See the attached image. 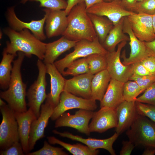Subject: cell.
<instances>
[{
	"label": "cell",
	"mask_w": 155,
	"mask_h": 155,
	"mask_svg": "<svg viewBox=\"0 0 155 155\" xmlns=\"http://www.w3.org/2000/svg\"><path fill=\"white\" fill-rule=\"evenodd\" d=\"M29 30L25 29L18 32L11 28L4 29V32L10 40L7 42L4 49L11 54L17 55V52H21L28 57L34 55L38 59L43 60L46 43L37 38Z\"/></svg>",
	"instance_id": "obj_1"
},
{
	"label": "cell",
	"mask_w": 155,
	"mask_h": 155,
	"mask_svg": "<svg viewBox=\"0 0 155 155\" xmlns=\"http://www.w3.org/2000/svg\"><path fill=\"white\" fill-rule=\"evenodd\" d=\"M25 54L18 52V57L13 62L11 78L8 88L0 93L1 98L5 100L9 107L15 112L26 111V85L23 81L21 69Z\"/></svg>",
	"instance_id": "obj_2"
},
{
	"label": "cell",
	"mask_w": 155,
	"mask_h": 155,
	"mask_svg": "<svg viewBox=\"0 0 155 155\" xmlns=\"http://www.w3.org/2000/svg\"><path fill=\"white\" fill-rule=\"evenodd\" d=\"M86 9L84 2L72 8L67 16L68 25L62 36L77 41L82 40L92 41L97 37Z\"/></svg>",
	"instance_id": "obj_3"
},
{
	"label": "cell",
	"mask_w": 155,
	"mask_h": 155,
	"mask_svg": "<svg viewBox=\"0 0 155 155\" xmlns=\"http://www.w3.org/2000/svg\"><path fill=\"white\" fill-rule=\"evenodd\" d=\"M126 134L135 147L155 148V123L146 117L138 114Z\"/></svg>",
	"instance_id": "obj_4"
},
{
	"label": "cell",
	"mask_w": 155,
	"mask_h": 155,
	"mask_svg": "<svg viewBox=\"0 0 155 155\" xmlns=\"http://www.w3.org/2000/svg\"><path fill=\"white\" fill-rule=\"evenodd\" d=\"M107 51L103 47L97 37L91 41L82 40L78 41L73 51L54 63L62 74L67 67L74 61L94 54H106Z\"/></svg>",
	"instance_id": "obj_5"
},
{
	"label": "cell",
	"mask_w": 155,
	"mask_h": 155,
	"mask_svg": "<svg viewBox=\"0 0 155 155\" xmlns=\"http://www.w3.org/2000/svg\"><path fill=\"white\" fill-rule=\"evenodd\" d=\"M37 66L38 74L36 80L30 87L26 92L29 108L33 112L38 118L40 115V108L44 100L46 99V65L42 60L38 59Z\"/></svg>",
	"instance_id": "obj_6"
},
{
	"label": "cell",
	"mask_w": 155,
	"mask_h": 155,
	"mask_svg": "<svg viewBox=\"0 0 155 155\" xmlns=\"http://www.w3.org/2000/svg\"><path fill=\"white\" fill-rule=\"evenodd\" d=\"M0 110L2 116L0 125V148L3 150L20 140L15 112L7 104L0 106Z\"/></svg>",
	"instance_id": "obj_7"
},
{
	"label": "cell",
	"mask_w": 155,
	"mask_h": 155,
	"mask_svg": "<svg viewBox=\"0 0 155 155\" xmlns=\"http://www.w3.org/2000/svg\"><path fill=\"white\" fill-rule=\"evenodd\" d=\"M97 107L96 100L94 99L84 98L63 91L50 118L53 121L56 120L66 111L71 109L78 108L94 111Z\"/></svg>",
	"instance_id": "obj_8"
},
{
	"label": "cell",
	"mask_w": 155,
	"mask_h": 155,
	"mask_svg": "<svg viewBox=\"0 0 155 155\" xmlns=\"http://www.w3.org/2000/svg\"><path fill=\"white\" fill-rule=\"evenodd\" d=\"M127 42L124 41L121 42L117 45V51H107L106 55V69L111 78L124 83L129 80L133 74L132 65H125L120 60L121 51Z\"/></svg>",
	"instance_id": "obj_9"
},
{
	"label": "cell",
	"mask_w": 155,
	"mask_h": 155,
	"mask_svg": "<svg viewBox=\"0 0 155 155\" xmlns=\"http://www.w3.org/2000/svg\"><path fill=\"white\" fill-rule=\"evenodd\" d=\"M94 113L93 111L83 109H79L73 115L65 112L56 120L55 127H70L82 133L89 135L90 132L89 123Z\"/></svg>",
	"instance_id": "obj_10"
},
{
	"label": "cell",
	"mask_w": 155,
	"mask_h": 155,
	"mask_svg": "<svg viewBox=\"0 0 155 155\" xmlns=\"http://www.w3.org/2000/svg\"><path fill=\"white\" fill-rule=\"evenodd\" d=\"M123 29L124 32L129 36L131 51L129 57L127 58L125 50L123 51L121 56L123 59V64L125 65H130L141 62L150 56L144 42L139 40L134 34L127 17H124Z\"/></svg>",
	"instance_id": "obj_11"
},
{
	"label": "cell",
	"mask_w": 155,
	"mask_h": 155,
	"mask_svg": "<svg viewBox=\"0 0 155 155\" xmlns=\"http://www.w3.org/2000/svg\"><path fill=\"white\" fill-rule=\"evenodd\" d=\"M86 11L88 13L107 17L113 22L114 25L117 24L122 18L135 13L125 9L120 0L103 1L93 5Z\"/></svg>",
	"instance_id": "obj_12"
},
{
	"label": "cell",
	"mask_w": 155,
	"mask_h": 155,
	"mask_svg": "<svg viewBox=\"0 0 155 155\" xmlns=\"http://www.w3.org/2000/svg\"><path fill=\"white\" fill-rule=\"evenodd\" d=\"M14 6L9 8L6 13V17L10 28L18 32L27 29L30 31L32 34L41 41L45 40L43 27L47 14L45 13L44 17L39 20H32L29 22H23L17 16L14 10Z\"/></svg>",
	"instance_id": "obj_13"
},
{
	"label": "cell",
	"mask_w": 155,
	"mask_h": 155,
	"mask_svg": "<svg viewBox=\"0 0 155 155\" xmlns=\"http://www.w3.org/2000/svg\"><path fill=\"white\" fill-rule=\"evenodd\" d=\"M127 17L134 34L139 40L149 42L155 39L152 15L135 13Z\"/></svg>",
	"instance_id": "obj_14"
},
{
	"label": "cell",
	"mask_w": 155,
	"mask_h": 155,
	"mask_svg": "<svg viewBox=\"0 0 155 155\" xmlns=\"http://www.w3.org/2000/svg\"><path fill=\"white\" fill-rule=\"evenodd\" d=\"M55 107L47 100L45 104L41 105L39 116L33 121L31 125L29 141V152L34 149L36 142L44 137L45 129Z\"/></svg>",
	"instance_id": "obj_15"
},
{
	"label": "cell",
	"mask_w": 155,
	"mask_h": 155,
	"mask_svg": "<svg viewBox=\"0 0 155 155\" xmlns=\"http://www.w3.org/2000/svg\"><path fill=\"white\" fill-rule=\"evenodd\" d=\"M89 127L90 132L102 133L108 130L116 127L118 117L116 108L103 107L94 112Z\"/></svg>",
	"instance_id": "obj_16"
},
{
	"label": "cell",
	"mask_w": 155,
	"mask_h": 155,
	"mask_svg": "<svg viewBox=\"0 0 155 155\" xmlns=\"http://www.w3.org/2000/svg\"><path fill=\"white\" fill-rule=\"evenodd\" d=\"M43 10L47 14L45 30L49 38L62 35L68 25L67 15L65 10H51L47 8Z\"/></svg>",
	"instance_id": "obj_17"
},
{
	"label": "cell",
	"mask_w": 155,
	"mask_h": 155,
	"mask_svg": "<svg viewBox=\"0 0 155 155\" xmlns=\"http://www.w3.org/2000/svg\"><path fill=\"white\" fill-rule=\"evenodd\" d=\"M94 75L87 73L66 79L64 91L84 98H91V84Z\"/></svg>",
	"instance_id": "obj_18"
},
{
	"label": "cell",
	"mask_w": 155,
	"mask_h": 155,
	"mask_svg": "<svg viewBox=\"0 0 155 155\" xmlns=\"http://www.w3.org/2000/svg\"><path fill=\"white\" fill-rule=\"evenodd\" d=\"M53 132L54 134L60 136L81 142L92 149L96 150L99 148L107 150L111 155H116L115 151L113 148V145L119 135L116 132L108 138L99 139L91 138H84L68 132H61L56 130H53Z\"/></svg>",
	"instance_id": "obj_19"
},
{
	"label": "cell",
	"mask_w": 155,
	"mask_h": 155,
	"mask_svg": "<svg viewBox=\"0 0 155 155\" xmlns=\"http://www.w3.org/2000/svg\"><path fill=\"white\" fill-rule=\"evenodd\" d=\"M116 109L118 120L116 132L119 135L130 127L138 114L135 101L124 100Z\"/></svg>",
	"instance_id": "obj_20"
},
{
	"label": "cell",
	"mask_w": 155,
	"mask_h": 155,
	"mask_svg": "<svg viewBox=\"0 0 155 155\" xmlns=\"http://www.w3.org/2000/svg\"><path fill=\"white\" fill-rule=\"evenodd\" d=\"M14 114L18 124L20 143L24 153L26 154L29 152V141L31 125L37 118L30 108L25 112H15Z\"/></svg>",
	"instance_id": "obj_21"
},
{
	"label": "cell",
	"mask_w": 155,
	"mask_h": 155,
	"mask_svg": "<svg viewBox=\"0 0 155 155\" xmlns=\"http://www.w3.org/2000/svg\"><path fill=\"white\" fill-rule=\"evenodd\" d=\"M45 65L46 73L50 77L51 83L50 92L47 95L46 100L55 107L59 103L60 95L64 91L66 79L54 64Z\"/></svg>",
	"instance_id": "obj_22"
},
{
	"label": "cell",
	"mask_w": 155,
	"mask_h": 155,
	"mask_svg": "<svg viewBox=\"0 0 155 155\" xmlns=\"http://www.w3.org/2000/svg\"><path fill=\"white\" fill-rule=\"evenodd\" d=\"M78 41L70 40L62 36L57 40L46 43L43 62L45 64H54L59 56L74 47Z\"/></svg>",
	"instance_id": "obj_23"
},
{
	"label": "cell",
	"mask_w": 155,
	"mask_h": 155,
	"mask_svg": "<svg viewBox=\"0 0 155 155\" xmlns=\"http://www.w3.org/2000/svg\"><path fill=\"white\" fill-rule=\"evenodd\" d=\"M124 83L111 78L103 98L100 102V108H116L124 100L123 94Z\"/></svg>",
	"instance_id": "obj_24"
},
{
	"label": "cell",
	"mask_w": 155,
	"mask_h": 155,
	"mask_svg": "<svg viewBox=\"0 0 155 155\" xmlns=\"http://www.w3.org/2000/svg\"><path fill=\"white\" fill-rule=\"evenodd\" d=\"M111 78L106 69L94 75L91 84L92 99L100 102L101 101Z\"/></svg>",
	"instance_id": "obj_25"
},
{
	"label": "cell",
	"mask_w": 155,
	"mask_h": 155,
	"mask_svg": "<svg viewBox=\"0 0 155 155\" xmlns=\"http://www.w3.org/2000/svg\"><path fill=\"white\" fill-rule=\"evenodd\" d=\"M124 18V17L122 18L117 24L114 25L102 44L108 52L115 50L116 46L121 42L129 41V36L123 31Z\"/></svg>",
	"instance_id": "obj_26"
},
{
	"label": "cell",
	"mask_w": 155,
	"mask_h": 155,
	"mask_svg": "<svg viewBox=\"0 0 155 155\" xmlns=\"http://www.w3.org/2000/svg\"><path fill=\"white\" fill-rule=\"evenodd\" d=\"M3 57L0 63V87L3 90L8 88L11 78L12 66V63L17 55L7 53L4 49Z\"/></svg>",
	"instance_id": "obj_27"
},
{
	"label": "cell",
	"mask_w": 155,
	"mask_h": 155,
	"mask_svg": "<svg viewBox=\"0 0 155 155\" xmlns=\"http://www.w3.org/2000/svg\"><path fill=\"white\" fill-rule=\"evenodd\" d=\"M97 36L102 44L114 26L113 22L104 16L88 13Z\"/></svg>",
	"instance_id": "obj_28"
},
{
	"label": "cell",
	"mask_w": 155,
	"mask_h": 155,
	"mask_svg": "<svg viewBox=\"0 0 155 155\" xmlns=\"http://www.w3.org/2000/svg\"><path fill=\"white\" fill-rule=\"evenodd\" d=\"M49 143L59 144L73 155H97L99 153L98 150H94L87 146L80 144H71L63 142L54 136L47 137Z\"/></svg>",
	"instance_id": "obj_29"
},
{
	"label": "cell",
	"mask_w": 155,
	"mask_h": 155,
	"mask_svg": "<svg viewBox=\"0 0 155 155\" xmlns=\"http://www.w3.org/2000/svg\"><path fill=\"white\" fill-rule=\"evenodd\" d=\"M106 54H94L86 57L88 63V73L93 75L106 69L107 61Z\"/></svg>",
	"instance_id": "obj_30"
},
{
	"label": "cell",
	"mask_w": 155,
	"mask_h": 155,
	"mask_svg": "<svg viewBox=\"0 0 155 155\" xmlns=\"http://www.w3.org/2000/svg\"><path fill=\"white\" fill-rule=\"evenodd\" d=\"M89 67L86 57L77 59L72 62L62 73L66 76H75L88 73Z\"/></svg>",
	"instance_id": "obj_31"
},
{
	"label": "cell",
	"mask_w": 155,
	"mask_h": 155,
	"mask_svg": "<svg viewBox=\"0 0 155 155\" xmlns=\"http://www.w3.org/2000/svg\"><path fill=\"white\" fill-rule=\"evenodd\" d=\"M143 92L137 84L133 81L129 80L124 83L123 94L124 100L135 101L137 96Z\"/></svg>",
	"instance_id": "obj_32"
},
{
	"label": "cell",
	"mask_w": 155,
	"mask_h": 155,
	"mask_svg": "<svg viewBox=\"0 0 155 155\" xmlns=\"http://www.w3.org/2000/svg\"><path fill=\"white\" fill-rule=\"evenodd\" d=\"M28 1L38 2L40 7L51 10H65L67 5L65 0H21V2L25 4Z\"/></svg>",
	"instance_id": "obj_33"
},
{
	"label": "cell",
	"mask_w": 155,
	"mask_h": 155,
	"mask_svg": "<svg viewBox=\"0 0 155 155\" xmlns=\"http://www.w3.org/2000/svg\"><path fill=\"white\" fill-rule=\"evenodd\" d=\"M63 148L51 146L46 141H44L42 148L32 152H28L27 155H67L68 154L63 150Z\"/></svg>",
	"instance_id": "obj_34"
},
{
	"label": "cell",
	"mask_w": 155,
	"mask_h": 155,
	"mask_svg": "<svg viewBox=\"0 0 155 155\" xmlns=\"http://www.w3.org/2000/svg\"><path fill=\"white\" fill-rule=\"evenodd\" d=\"M132 11L151 15L155 14V0H142L137 1Z\"/></svg>",
	"instance_id": "obj_35"
},
{
	"label": "cell",
	"mask_w": 155,
	"mask_h": 155,
	"mask_svg": "<svg viewBox=\"0 0 155 155\" xmlns=\"http://www.w3.org/2000/svg\"><path fill=\"white\" fill-rule=\"evenodd\" d=\"M138 114L149 118L155 123V105L136 101Z\"/></svg>",
	"instance_id": "obj_36"
},
{
	"label": "cell",
	"mask_w": 155,
	"mask_h": 155,
	"mask_svg": "<svg viewBox=\"0 0 155 155\" xmlns=\"http://www.w3.org/2000/svg\"><path fill=\"white\" fill-rule=\"evenodd\" d=\"M129 80L136 82L144 92L155 82V75L144 76L133 75Z\"/></svg>",
	"instance_id": "obj_37"
},
{
	"label": "cell",
	"mask_w": 155,
	"mask_h": 155,
	"mask_svg": "<svg viewBox=\"0 0 155 155\" xmlns=\"http://www.w3.org/2000/svg\"><path fill=\"white\" fill-rule=\"evenodd\" d=\"M136 101L155 105V82L137 98Z\"/></svg>",
	"instance_id": "obj_38"
},
{
	"label": "cell",
	"mask_w": 155,
	"mask_h": 155,
	"mask_svg": "<svg viewBox=\"0 0 155 155\" xmlns=\"http://www.w3.org/2000/svg\"><path fill=\"white\" fill-rule=\"evenodd\" d=\"M22 147L19 142L13 143L5 150L0 151L1 155H24Z\"/></svg>",
	"instance_id": "obj_39"
},
{
	"label": "cell",
	"mask_w": 155,
	"mask_h": 155,
	"mask_svg": "<svg viewBox=\"0 0 155 155\" xmlns=\"http://www.w3.org/2000/svg\"><path fill=\"white\" fill-rule=\"evenodd\" d=\"M132 65L133 75L139 76L152 75L148 70L141 62L135 63Z\"/></svg>",
	"instance_id": "obj_40"
},
{
	"label": "cell",
	"mask_w": 155,
	"mask_h": 155,
	"mask_svg": "<svg viewBox=\"0 0 155 155\" xmlns=\"http://www.w3.org/2000/svg\"><path fill=\"white\" fill-rule=\"evenodd\" d=\"M141 62L152 74L155 75V57L149 56Z\"/></svg>",
	"instance_id": "obj_41"
},
{
	"label": "cell",
	"mask_w": 155,
	"mask_h": 155,
	"mask_svg": "<svg viewBox=\"0 0 155 155\" xmlns=\"http://www.w3.org/2000/svg\"><path fill=\"white\" fill-rule=\"evenodd\" d=\"M122 144V147L119 152L120 155H130L135 147V145L129 140L123 141Z\"/></svg>",
	"instance_id": "obj_42"
},
{
	"label": "cell",
	"mask_w": 155,
	"mask_h": 155,
	"mask_svg": "<svg viewBox=\"0 0 155 155\" xmlns=\"http://www.w3.org/2000/svg\"><path fill=\"white\" fill-rule=\"evenodd\" d=\"M144 43L149 56L155 57V39L150 42H144Z\"/></svg>",
	"instance_id": "obj_43"
},
{
	"label": "cell",
	"mask_w": 155,
	"mask_h": 155,
	"mask_svg": "<svg viewBox=\"0 0 155 155\" xmlns=\"http://www.w3.org/2000/svg\"><path fill=\"white\" fill-rule=\"evenodd\" d=\"M123 6L127 10L132 11L137 0H121Z\"/></svg>",
	"instance_id": "obj_44"
},
{
	"label": "cell",
	"mask_w": 155,
	"mask_h": 155,
	"mask_svg": "<svg viewBox=\"0 0 155 155\" xmlns=\"http://www.w3.org/2000/svg\"><path fill=\"white\" fill-rule=\"evenodd\" d=\"M84 2V0H67V5L65 11L67 16L72 8L79 3Z\"/></svg>",
	"instance_id": "obj_45"
},
{
	"label": "cell",
	"mask_w": 155,
	"mask_h": 155,
	"mask_svg": "<svg viewBox=\"0 0 155 155\" xmlns=\"http://www.w3.org/2000/svg\"><path fill=\"white\" fill-rule=\"evenodd\" d=\"M86 9H88L93 5L103 1V0H84Z\"/></svg>",
	"instance_id": "obj_46"
},
{
	"label": "cell",
	"mask_w": 155,
	"mask_h": 155,
	"mask_svg": "<svg viewBox=\"0 0 155 155\" xmlns=\"http://www.w3.org/2000/svg\"><path fill=\"white\" fill-rule=\"evenodd\" d=\"M142 154V155H154L155 154V148L146 147Z\"/></svg>",
	"instance_id": "obj_47"
},
{
	"label": "cell",
	"mask_w": 155,
	"mask_h": 155,
	"mask_svg": "<svg viewBox=\"0 0 155 155\" xmlns=\"http://www.w3.org/2000/svg\"><path fill=\"white\" fill-rule=\"evenodd\" d=\"M152 24L154 31L155 34V14L152 15Z\"/></svg>",
	"instance_id": "obj_48"
},
{
	"label": "cell",
	"mask_w": 155,
	"mask_h": 155,
	"mask_svg": "<svg viewBox=\"0 0 155 155\" xmlns=\"http://www.w3.org/2000/svg\"><path fill=\"white\" fill-rule=\"evenodd\" d=\"M6 104L4 101L1 98L0 99V106H3Z\"/></svg>",
	"instance_id": "obj_49"
},
{
	"label": "cell",
	"mask_w": 155,
	"mask_h": 155,
	"mask_svg": "<svg viewBox=\"0 0 155 155\" xmlns=\"http://www.w3.org/2000/svg\"><path fill=\"white\" fill-rule=\"evenodd\" d=\"M114 0H103L104 1H106V2H111V1Z\"/></svg>",
	"instance_id": "obj_50"
},
{
	"label": "cell",
	"mask_w": 155,
	"mask_h": 155,
	"mask_svg": "<svg viewBox=\"0 0 155 155\" xmlns=\"http://www.w3.org/2000/svg\"><path fill=\"white\" fill-rule=\"evenodd\" d=\"M142 0H137V1H141Z\"/></svg>",
	"instance_id": "obj_51"
}]
</instances>
